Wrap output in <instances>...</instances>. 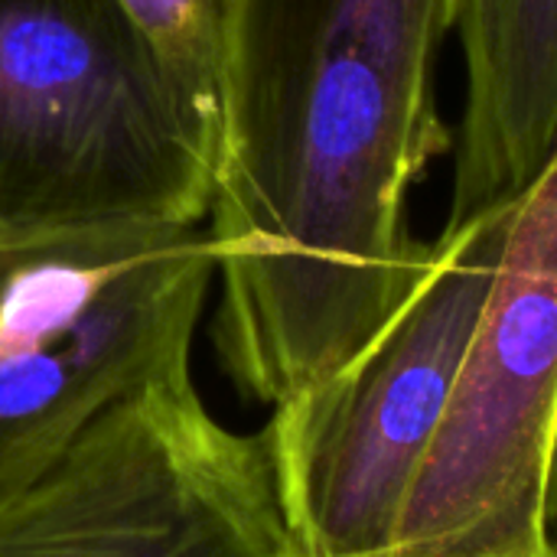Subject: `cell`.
I'll list each match as a JSON object with an SVG mask.
<instances>
[{
    "mask_svg": "<svg viewBox=\"0 0 557 557\" xmlns=\"http://www.w3.org/2000/svg\"><path fill=\"white\" fill-rule=\"evenodd\" d=\"M545 529H548V542L557 552V434L555 447H552V467H548V496H545Z\"/></svg>",
    "mask_w": 557,
    "mask_h": 557,
    "instance_id": "9",
    "label": "cell"
},
{
    "mask_svg": "<svg viewBox=\"0 0 557 557\" xmlns=\"http://www.w3.org/2000/svg\"><path fill=\"white\" fill-rule=\"evenodd\" d=\"M212 277L206 225L0 245V496L39 473L104 408L189 366Z\"/></svg>",
    "mask_w": 557,
    "mask_h": 557,
    "instance_id": "3",
    "label": "cell"
},
{
    "mask_svg": "<svg viewBox=\"0 0 557 557\" xmlns=\"http://www.w3.org/2000/svg\"><path fill=\"white\" fill-rule=\"evenodd\" d=\"M557 434V144L512 196L496 274L444 421L405 496V557H552Z\"/></svg>",
    "mask_w": 557,
    "mask_h": 557,
    "instance_id": "6",
    "label": "cell"
},
{
    "mask_svg": "<svg viewBox=\"0 0 557 557\" xmlns=\"http://www.w3.org/2000/svg\"><path fill=\"white\" fill-rule=\"evenodd\" d=\"M268 431L238 434L189 366L104 408L0 496V557H287Z\"/></svg>",
    "mask_w": 557,
    "mask_h": 557,
    "instance_id": "5",
    "label": "cell"
},
{
    "mask_svg": "<svg viewBox=\"0 0 557 557\" xmlns=\"http://www.w3.org/2000/svg\"><path fill=\"white\" fill-rule=\"evenodd\" d=\"M467 69L454 131L450 215L519 196L557 144V0H457Z\"/></svg>",
    "mask_w": 557,
    "mask_h": 557,
    "instance_id": "7",
    "label": "cell"
},
{
    "mask_svg": "<svg viewBox=\"0 0 557 557\" xmlns=\"http://www.w3.org/2000/svg\"><path fill=\"white\" fill-rule=\"evenodd\" d=\"M144 23L183 91L219 127V78L235 0H124Z\"/></svg>",
    "mask_w": 557,
    "mask_h": 557,
    "instance_id": "8",
    "label": "cell"
},
{
    "mask_svg": "<svg viewBox=\"0 0 557 557\" xmlns=\"http://www.w3.org/2000/svg\"><path fill=\"white\" fill-rule=\"evenodd\" d=\"M454 26L457 0H235L206 235L215 349L248 398L277 408L330 379L424 274L408 202L454 150Z\"/></svg>",
    "mask_w": 557,
    "mask_h": 557,
    "instance_id": "1",
    "label": "cell"
},
{
    "mask_svg": "<svg viewBox=\"0 0 557 557\" xmlns=\"http://www.w3.org/2000/svg\"><path fill=\"white\" fill-rule=\"evenodd\" d=\"M215 131L124 0H0V245L206 225Z\"/></svg>",
    "mask_w": 557,
    "mask_h": 557,
    "instance_id": "2",
    "label": "cell"
},
{
    "mask_svg": "<svg viewBox=\"0 0 557 557\" xmlns=\"http://www.w3.org/2000/svg\"><path fill=\"white\" fill-rule=\"evenodd\" d=\"M287 557H310V555H300V552H294V548H290V555ZM359 557H405V555H395V552H379V555H359ZM552 557H557V555H552Z\"/></svg>",
    "mask_w": 557,
    "mask_h": 557,
    "instance_id": "10",
    "label": "cell"
},
{
    "mask_svg": "<svg viewBox=\"0 0 557 557\" xmlns=\"http://www.w3.org/2000/svg\"><path fill=\"white\" fill-rule=\"evenodd\" d=\"M509 202L447 222L385 326L330 379L274 408L268 441L294 552L392 548L490 294Z\"/></svg>",
    "mask_w": 557,
    "mask_h": 557,
    "instance_id": "4",
    "label": "cell"
}]
</instances>
